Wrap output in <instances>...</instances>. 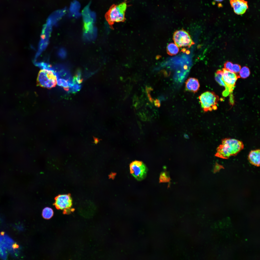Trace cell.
I'll use <instances>...</instances> for the list:
<instances>
[{
    "instance_id": "7",
    "label": "cell",
    "mask_w": 260,
    "mask_h": 260,
    "mask_svg": "<svg viewBox=\"0 0 260 260\" xmlns=\"http://www.w3.org/2000/svg\"><path fill=\"white\" fill-rule=\"evenodd\" d=\"M130 167L131 174L137 180L141 181L146 177L147 169L143 162L134 161L130 164Z\"/></svg>"
},
{
    "instance_id": "10",
    "label": "cell",
    "mask_w": 260,
    "mask_h": 260,
    "mask_svg": "<svg viewBox=\"0 0 260 260\" xmlns=\"http://www.w3.org/2000/svg\"><path fill=\"white\" fill-rule=\"evenodd\" d=\"M97 35V31L93 24H84V30L83 37L84 39L87 41L94 40Z\"/></svg>"
},
{
    "instance_id": "9",
    "label": "cell",
    "mask_w": 260,
    "mask_h": 260,
    "mask_svg": "<svg viewBox=\"0 0 260 260\" xmlns=\"http://www.w3.org/2000/svg\"><path fill=\"white\" fill-rule=\"evenodd\" d=\"M230 2L234 12L238 15L243 14L248 8L247 2L245 0H230Z\"/></svg>"
},
{
    "instance_id": "11",
    "label": "cell",
    "mask_w": 260,
    "mask_h": 260,
    "mask_svg": "<svg viewBox=\"0 0 260 260\" xmlns=\"http://www.w3.org/2000/svg\"><path fill=\"white\" fill-rule=\"evenodd\" d=\"M185 87L187 91L195 93L199 90L200 84L198 79L195 78H190L185 82Z\"/></svg>"
},
{
    "instance_id": "8",
    "label": "cell",
    "mask_w": 260,
    "mask_h": 260,
    "mask_svg": "<svg viewBox=\"0 0 260 260\" xmlns=\"http://www.w3.org/2000/svg\"><path fill=\"white\" fill-rule=\"evenodd\" d=\"M72 204V198L69 195L62 194L57 196L54 205L58 209L66 210L69 209Z\"/></svg>"
},
{
    "instance_id": "6",
    "label": "cell",
    "mask_w": 260,
    "mask_h": 260,
    "mask_svg": "<svg viewBox=\"0 0 260 260\" xmlns=\"http://www.w3.org/2000/svg\"><path fill=\"white\" fill-rule=\"evenodd\" d=\"M173 39L175 44L178 47H190L195 44L189 33L183 29L176 31Z\"/></svg>"
},
{
    "instance_id": "13",
    "label": "cell",
    "mask_w": 260,
    "mask_h": 260,
    "mask_svg": "<svg viewBox=\"0 0 260 260\" xmlns=\"http://www.w3.org/2000/svg\"><path fill=\"white\" fill-rule=\"evenodd\" d=\"M260 152L259 149L251 150L248 156V159L252 165L259 167L260 165Z\"/></svg>"
},
{
    "instance_id": "18",
    "label": "cell",
    "mask_w": 260,
    "mask_h": 260,
    "mask_svg": "<svg viewBox=\"0 0 260 260\" xmlns=\"http://www.w3.org/2000/svg\"><path fill=\"white\" fill-rule=\"evenodd\" d=\"M53 212L52 209L51 208L46 207L43 210L42 212V215L44 219H49L53 216Z\"/></svg>"
},
{
    "instance_id": "14",
    "label": "cell",
    "mask_w": 260,
    "mask_h": 260,
    "mask_svg": "<svg viewBox=\"0 0 260 260\" xmlns=\"http://www.w3.org/2000/svg\"><path fill=\"white\" fill-rule=\"evenodd\" d=\"M66 12L65 9L56 11L50 15L47 20L53 25L56 23L64 15Z\"/></svg>"
},
{
    "instance_id": "19",
    "label": "cell",
    "mask_w": 260,
    "mask_h": 260,
    "mask_svg": "<svg viewBox=\"0 0 260 260\" xmlns=\"http://www.w3.org/2000/svg\"><path fill=\"white\" fill-rule=\"evenodd\" d=\"M223 75L222 70H218L215 73V78L216 81L220 85L225 87V85L222 80Z\"/></svg>"
},
{
    "instance_id": "16",
    "label": "cell",
    "mask_w": 260,
    "mask_h": 260,
    "mask_svg": "<svg viewBox=\"0 0 260 260\" xmlns=\"http://www.w3.org/2000/svg\"><path fill=\"white\" fill-rule=\"evenodd\" d=\"M224 68L236 74L239 73L241 69L240 66L237 64H233L230 61L225 62L224 65Z\"/></svg>"
},
{
    "instance_id": "20",
    "label": "cell",
    "mask_w": 260,
    "mask_h": 260,
    "mask_svg": "<svg viewBox=\"0 0 260 260\" xmlns=\"http://www.w3.org/2000/svg\"><path fill=\"white\" fill-rule=\"evenodd\" d=\"M239 73V75L240 78H245L249 76L250 74V72L248 67L244 66L241 68Z\"/></svg>"
},
{
    "instance_id": "22",
    "label": "cell",
    "mask_w": 260,
    "mask_h": 260,
    "mask_svg": "<svg viewBox=\"0 0 260 260\" xmlns=\"http://www.w3.org/2000/svg\"><path fill=\"white\" fill-rule=\"evenodd\" d=\"M170 180V177L166 172H163L161 174L160 177V182H168Z\"/></svg>"
},
{
    "instance_id": "15",
    "label": "cell",
    "mask_w": 260,
    "mask_h": 260,
    "mask_svg": "<svg viewBox=\"0 0 260 260\" xmlns=\"http://www.w3.org/2000/svg\"><path fill=\"white\" fill-rule=\"evenodd\" d=\"M79 3L76 1L72 2L69 8V15L71 16L77 17L80 16L79 11L80 8Z\"/></svg>"
},
{
    "instance_id": "26",
    "label": "cell",
    "mask_w": 260,
    "mask_h": 260,
    "mask_svg": "<svg viewBox=\"0 0 260 260\" xmlns=\"http://www.w3.org/2000/svg\"><path fill=\"white\" fill-rule=\"evenodd\" d=\"M154 103L155 105L157 107H159L160 106V104L159 101L157 99H156L154 101Z\"/></svg>"
},
{
    "instance_id": "28",
    "label": "cell",
    "mask_w": 260,
    "mask_h": 260,
    "mask_svg": "<svg viewBox=\"0 0 260 260\" xmlns=\"http://www.w3.org/2000/svg\"><path fill=\"white\" fill-rule=\"evenodd\" d=\"M5 234V232H2L0 233V234L2 235H3Z\"/></svg>"
},
{
    "instance_id": "2",
    "label": "cell",
    "mask_w": 260,
    "mask_h": 260,
    "mask_svg": "<svg viewBox=\"0 0 260 260\" xmlns=\"http://www.w3.org/2000/svg\"><path fill=\"white\" fill-rule=\"evenodd\" d=\"M48 65L42 68L39 72L37 78V85L51 89L55 86L57 83L56 73Z\"/></svg>"
},
{
    "instance_id": "3",
    "label": "cell",
    "mask_w": 260,
    "mask_h": 260,
    "mask_svg": "<svg viewBox=\"0 0 260 260\" xmlns=\"http://www.w3.org/2000/svg\"><path fill=\"white\" fill-rule=\"evenodd\" d=\"M199 99L201 107L204 112L211 111L217 109L219 97L214 92H205L199 97Z\"/></svg>"
},
{
    "instance_id": "17",
    "label": "cell",
    "mask_w": 260,
    "mask_h": 260,
    "mask_svg": "<svg viewBox=\"0 0 260 260\" xmlns=\"http://www.w3.org/2000/svg\"><path fill=\"white\" fill-rule=\"evenodd\" d=\"M167 50L168 54L171 56L176 54L179 51V47L173 43H170L168 45Z\"/></svg>"
},
{
    "instance_id": "23",
    "label": "cell",
    "mask_w": 260,
    "mask_h": 260,
    "mask_svg": "<svg viewBox=\"0 0 260 260\" xmlns=\"http://www.w3.org/2000/svg\"><path fill=\"white\" fill-rule=\"evenodd\" d=\"M81 86L77 84H74L73 87L71 88V90L73 92H76L79 91L81 89Z\"/></svg>"
},
{
    "instance_id": "27",
    "label": "cell",
    "mask_w": 260,
    "mask_h": 260,
    "mask_svg": "<svg viewBox=\"0 0 260 260\" xmlns=\"http://www.w3.org/2000/svg\"><path fill=\"white\" fill-rule=\"evenodd\" d=\"M19 247V245L16 243L12 245V247L13 249L17 248Z\"/></svg>"
},
{
    "instance_id": "25",
    "label": "cell",
    "mask_w": 260,
    "mask_h": 260,
    "mask_svg": "<svg viewBox=\"0 0 260 260\" xmlns=\"http://www.w3.org/2000/svg\"><path fill=\"white\" fill-rule=\"evenodd\" d=\"M93 137L94 140V142H93L92 143L96 144H97L99 142L100 140H102L101 139H99L98 138L95 137L93 136Z\"/></svg>"
},
{
    "instance_id": "4",
    "label": "cell",
    "mask_w": 260,
    "mask_h": 260,
    "mask_svg": "<svg viewBox=\"0 0 260 260\" xmlns=\"http://www.w3.org/2000/svg\"><path fill=\"white\" fill-rule=\"evenodd\" d=\"M125 2L112 6L106 15L107 20L110 24L123 21L125 19V14L127 8Z\"/></svg>"
},
{
    "instance_id": "24",
    "label": "cell",
    "mask_w": 260,
    "mask_h": 260,
    "mask_svg": "<svg viewBox=\"0 0 260 260\" xmlns=\"http://www.w3.org/2000/svg\"><path fill=\"white\" fill-rule=\"evenodd\" d=\"M152 89L151 87H149L148 88L147 87H146V90L148 97L149 100L151 102H152L153 100L150 96V91H152Z\"/></svg>"
},
{
    "instance_id": "12",
    "label": "cell",
    "mask_w": 260,
    "mask_h": 260,
    "mask_svg": "<svg viewBox=\"0 0 260 260\" xmlns=\"http://www.w3.org/2000/svg\"><path fill=\"white\" fill-rule=\"evenodd\" d=\"M82 14L84 24H93L96 20V16L94 13L91 11L88 6L83 9Z\"/></svg>"
},
{
    "instance_id": "1",
    "label": "cell",
    "mask_w": 260,
    "mask_h": 260,
    "mask_svg": "<svg viewBox=\"0 0 260 260\" xmlns=\"http://www.w3.org/2000/svg\"><path fill=\"white\" fill-rule=\"evenodd\" d=\"M243 142L238 140L230 138L223 139L221 143L217 147L215 156L223 159H228L231 156L237 155L244 148Z\"/></svg>"
},
{
    "instance_id": "29",
    "label": "cell",
    "mask_w": 260,
    "mask_h": 260,
    "mask_svg": "<svg viewBox=\"0 0 260 260\" xmlns=\"http://www.w3.org/2000/svg\"><path fill=\"white\" fill-rule=\"evenodd\" d=\"M215 1L217 2H221L223 1V0H215Z\"/></svg>"
},
{
    "instance_id": "21",
    "label": "cell",
    "mask_w": 260,
    "mask_h": 260,
    "mask_svg": "<svg viewBox=\"0 0 260 260\" xmlns=\"http://www.w3.org/2000/svg\"><path fill=\"white\" fill-rule=\"evenodd\" d=\"M57 83L59 85L63 87L65 91H69V87L67 80H66L64 79H60L57 81Z\"/></svg>"
},
{
    "instance_id": "5",
    "label": "cell",
    "mask_w": 260,
    "mask_h": 260,
    "mask_svg": "<svg viewBox=\"0 0 260 260\" xmlns=\"http://www.w3.org/2000/svg\"><path fill=\"white\" fill-rule=\"evenodd\" d=\"M223 75L222 80L225 85V90L222 93L224 96H228L233 91L237 79L240 78L239 75L224 68L222 70Z\"/></svg>"
}]
</instances>
